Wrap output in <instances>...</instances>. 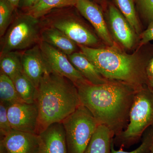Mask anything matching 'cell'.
Wrapping results in <instances>:
<instances>
[{"instance_id":"19","label":"cell","mask_w":153,"mask_h":153,"mask_svg":"<svg viewBox=\"0 0 153 153\" xmlns=\"http://www.w3.org/2000/svg\"><path fill=\"white\" fill-rule=\"evenodd\" d=\"M77 1V0H39L36 5L25 13L40 19L47 16L53 10L74 7Z\"/></svg>"},{"instance_id":"26","label":"cell","mask_w":153,"mask_h":153,"mask_svg":"<svg viewBox=\"0 0 153 153\" xmlns=\"http://www.w3.org/2000/svg\"><path fill=\"white\" fill-rule=\"evenodd\" d=\"M8 105L1 102L0 103V132L1 137H4L13 131L9 121L7 114Z\"/></svg>"},{"instance_id":"2","label":"cell","mask_w":153,"mask_h":153,"mask_svg":"<svg viewBox=\"0 0 153 153\" xmlns=\"http://www.w3.org/2000/svg\"><path fill=\"white\" fill-rule=\"evenodd\" d=\"M78 46L105 79L137 88L148 85L147 67L153 56V45L150 43L138 47L132 54L117 45L100 48Z\"/></svg>"},{"instance_id":"18","label":"cell","mask_w":153,"mask_h":153,"mask_svg":"<svg viewBox=\"0 0 153 153\" xmlns=\"http://www.w3.org/2000/svg\"><path fill=\"white\" fill-rule=\"evenodd\" d=\"M22 52L11 51L1 55V72L6 74L12 80L23 73Z\"/></svg>"},{"instance_id":"30","label":"cell","mask_w":153,"mask_h":153,"mask_svg":"<svg viewBox=\"0 0 153 153\" xmlns=\"http://www.w3.org/2000/svg\"><path fill=\"white\" fill-rule=\"evenodd\" d=\"M92 1L100 5L101 7H102L105 4L108 2L110 1L111 0H92Z\"/></svg>"},{"instance_id":"9","label":"cell","mask_w":153,"mask_h":153,"mask_svg":"<svg viewBox=\"0 0 153 153\" xmlns=\"http://www.w3.org/2000/svg\"><path fill=\"white\" fill-rule=\"evenodd\" d=\"M38 44L50 72L66 77L76 87L89 82L74 68L68 55L44 41H40Z\"/></svg>"},{"instance_id":"1","label":"cell","mask_w":153,"mask_h":153,"mask_svg":"<svg viewBox=\"0 0 153 153\" xmlns=\"http://www.w3.org/2000/svg\"><path fill=\"white\" fill-rule=\"evenodd\" d=\"M77 88L81 104L92 114L99 125L105 126L114 136L124 130L138 88L110 80L99 85L87 82Z\"/></svg>"},{"instance_id":"11","label":"cell","mask_w":153,"mask_h":153,"mask_svg":"<svg viewBox=\"0 0 153 153\" xmlns=\"http://www.w3.org/2000/svg\"><path fill=\"white\" fill-rule=\"evenodd\" d=\"M7 114L13 130L38 134V109L36 103L10 105Z\"/></svg>"},{"instance_id":"21","label":"cell","mask_w":153,"mask_h":153,"mask_svg":"<svg viewBox=\"0 0 153 153\" xmlns=\"http://www.w3.org/2000/svg\"><path fill=\"white\" fill-rule=\"evenodd\" d=\"M0 100L1 102L8 105L25 102L17 92L13 80L1 72L0 74Z\"/></svg>"},{"instance_id":"31","label":"cell","mask_w":153,"mask_h":153,"mask_svg":"<svg viewBox=\"0 0 153 153\" xmlns=\"http://www.w3.org/2000/svg\"><path fill=\"white\" fill-rule=\"evenodd\" d=\"M16 9L18 7L20 0H8Z\"/></svg>"},{"instance_id":"22","label":"cell","mask_w":153,"mask_h":153,"mask_svg":"<svg viewBox=\"0 0 153 153\" xmlns=\"http://www.w3.org/2000/svg\"><path fill=\"white\" fill-rule=\"evenodd\" d=\"M13 81L17 92L25 102L36 103L37 88L23 73Z\"/></svg>"},{"instance_id":"10","label":"cell","mask_w":153,"mask_h":153,"mask_svg":"<svg viewBox=\"0 0 153 153\" xmlns=\"http://www.w3.org/2000/svg\"><path fill=\"white\" fill-rule=\"evenodd\" d=\"M74 7L92 25L105 46L112 47L116 45L110 33L104 11L100 5L92 0H77Z\"/></svg>"},{"instance_id":"14","label":"cell","mask_w":153,"mask_h":153,"mask_svg":"<svg viewBox=\"0 0 153 153\" xmlns=\"http://www.w3.org/2000/svg\"><path fill=\"white\" fill-rule=\"evenodd\" d=\"M38 135L40 153H68L66 134L62 123L52 124Z\"/></svg>"},{"instance_id":"33","label":"cell","mask_w":153,"mask_h":153,"mask_svg":"<svg viewBox=\"0 0 153 153\" xmlns=\"http://www.w3.org/2000/svg\"><path fill=\"white\" fill-rule=\"evenodd\" d=\"M149 153H153V143L152 146H151L150 151Z\"/></svg>"},{"instance_id":"27","label":"cell","mask_w":153,"mask_h":153,"mask_svg":"<svg viewBox=\"0 0 153 153\" xmlns=\"http://www.w3.org/2000/svg\"><path fill=\"white\" fill-rule=\"evenodd\" d=\"M153 41V21L148 25L146 30L143 31L139 36L138 46H142Z\"/></svg>"},{"instance_id":"28","label":"cell","mask_w":153,"mask_h":153,"mask_svg":"<svg viewBox=\"0 0 153 153\" xmlns=\"http://www.w3.org/2000/svg\"><path fill=\"white\" fill-rule=\"evenodd\" d=\"M39 0H20L18 8L27 12L36 5Z\"/></svg>"},{"instance_id":"16","label":"cell","mask_w":153,"mask_h":153,"mask_svg":"<svg viewBox=\"0 0 153 153\" xmlns=\"http://www.w3.org/2000/svg\"><path fill=\"white\" fill-rule=\"evenodd\" d=\"M40 39V41L50 44L67 55L77 52L79 48L77 44L63 32L50 26L41 30Z\"/></svg>"},{"instance_id":"25","label":"cell","mask_w":153,"mask_h":153,"mask_svg":"<svg viewBox=\"0 0 153 153\" xmlns=\"http://www.w3.org/2000/svg\"><path fill=\"white\" fill-rule=\"evenodd\" d=\"M138 16L149 25L153 21V0H135Z\"/></svg>"},{"instance_id":"15","label":"cell","mask_w":153,"mask_h":153,"mask_svg":"<svg viewBox=\"0 0 153 153\" xmlns=\"http://www.w3.org/2000/svg\"><path fill=\"white\" fill-rule=\"evenodd\" d=\"M68 57L74 68L91 84H102L109 81L102 76L93 63L81 51L74 52Z\"/></svg>"},{"instance_id":"5","label":"cell","mask_w":153,"mask_h":153,"mask_svg":"<svg viewBox=\"0 0 153 153\" xmlns=\"http://www.w3.org/2000/svg\"><path fill=\"white\" fill-rule=\"evenodd\" d=\"M40 19L27 13L17 14L2 41L1 55L11 51L25 50L39 43Z\"/></svg>"},{"instance_id":"24","label":"cell","mask_w":153,"mask_h":153,"mask_svg":"<svg viewBox=\"0 0 153 153\" xmlns=\"http://www.w3.org/2000/svg\"><path fill=\"white\" fill-rule=\"evenodd\" d=\"M153 143V128H149L145 132L143 136L142 141L138 147L131 152H126L120 148L119 150L114 149L113 140L111 143V153H149Z\"/></svg>"},{"instance_id":"32","label":"cell","mask_w":153,"mask_h":153,"mask_svg":"<svg viewBox=\"0 0 153 153\" xmlns=\"http://www.w3.org/2000/svg\"><path fill=\"white\" fill-rule=\"evenodd\" d=\"M148 87L153 92V77L149 79V82L147 85Z\"/></svg>"},{"instance_id":"7","label":"cell","mask_w":153,"mask_h":153,"mask_svg":"<svg viewBox=\"0 0 153 153\" xmlns=\"http://www.w3.org/2000/svg\"><path fill=\"white\" fill-rule=\"evenodd\" d=\"M70 8L56 9L47 14L49 26L60 30L77 45L91 48L105 46Z\"/></svg>"},{"instance_id":"4","label":"cell","mask_w":153,"mask_h":153,"mask_svg":"<svg viewBox=\"0 0 153 153\" xmlns=\"http://www.w3.org/2000/svg\"><path fill=\"white\" fill-rule=\"evenodd\" d=\"M129 123L113 138L114 145L129 148L136 143L149 128H153V92L147 85L137 89L130 111Z\"/></svg>"},{"instance_id":"29","label":"cell","mask_w":153,"mask_h":153,"mask_svg":"<svg viewBox=\"0 0 153 153\" xmlns=\"http://www.w3.org/2000/svg\"><path fill=\"white\" fill-rule=\"evenodd\" d=\"M147 74L148 79H151L153 77V56L148 63L147 67Z\"/></svg>"},{"instance_id":"23","label":"cell","mask_w":153,"mask_h":153,"mask_svg":"<svg viewBox=\"0 0 153 153\" xmlns=\"http://www.w3.org/2000/svg\"><path fill=\"white\" fill-rule=\"evenodd\" d=\"M16 8L8 0H0V36L5 34L12 22L13 14Z\"/></svg>"},{"instance_id":"8","label":"cell","mask_w":153,"mask_h":153,"mask_svg":"<svg viewBox=\"0 0 153 153\" xmlns=\"http://www.w3.org/2000/svg\"><path fill=\"white\" fill-rule=\"evenodd\" d=\"M102 7L108 27L115 44L126 52L136 49L139 43V36L113 1Z\"/></svg>"},{"instance_id":"13","label":"cell","mask_w":153,"mask_h":153,"mask_svg":"<svg viewBox=\"0 0 153 153\" xmlns=\"http://www.w3.org/2000/svg\"><path fill=\"white\" fill-rule=\"evenodd\" d=\"M22 61L23 74L37 88L45 74L50 72L39 44L23 51Z\"/></svg>"},{"instance_id":"12","label":"cell","mask_w":153,"mask_h":153,"mask_svg":"<svg viewBox=\"0 0 153 153\" xmlns=\"http://www.w3.org/2000/svg\"><path fill=\"white\" fill-rule=\"evenodd\" d=\"M40 149L38 134L14 130L0 142L1 153H40Z\"/></svg>"},{"instance_id":"20","label":"cell","mask_w":153,"mask_h":153,"mask_svg":"<svg viewBox=\"0 0 153 153\" xmlns=\"http://www.w3.org/2000/svg\"><path fill=\"white\" fill-rule=\"evenodd\" d=\"M113 1L140 36L143 30L135 0H113Z\"/></svg>"},{"instance_id":"6","label":"cell","mask_w":153,"mask_h":153,"mask_svg":"<svg viewBox=\"0 0 153 153\" xmlns=\"http://www.w3.org/2000/svg\"><path fill=\"white\" fill-rule=\"evenodd\" d=\"M62 123L68 153H83L99 125L92 114L81 104Z\"/></svg>"},{"instance_id":"17","label":"cell","mask_w":153,"mask_h":153,"mask_svg":"<svg viewBox=\"0 0 153 153\" xmlns=\"http://www.w3.org/2000/svg\"><path fill=\"white\" fill-rule=\"evenodd\" d=\"M114 137L107 127L99 125L83 153H111Z\"/></svg>"},{"instance_id":"3","label":"cell","mask_w":153,"mask_h":153,"mask_svg":"<svg viewBox=\"0 0 153 153\" xmlns=\"http://www.w3.org/2000/svg\"><path fill=\"white\" fill-rule=\"evenodd\" d=\"M38 134L49 126L62 123L81 104L78 89L71 80L48 72L37 88Z\"/></svg>"}]
</instances>
